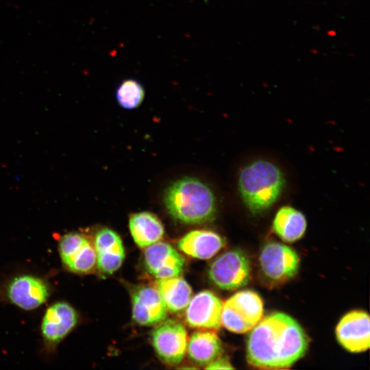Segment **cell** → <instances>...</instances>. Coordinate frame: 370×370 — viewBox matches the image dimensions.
Instances as JSON below:
<instances>
[{"label": "cell", "mask_w": 370, "mask_h": 370, "mask_svg": "<svg viewBox=\"0 0 370 370\" xmlns=\"http://www.w3.org/2000/svg\"><path fill=\"white\" fill-rule=\"evenodd\" d=\"M247 341V360L258 369L290 368L306 354L308 338L291 316L273 312L262 318Z\"/></svg>", "instance_id": "obj_1"}, {"label": "cell", "mask_w": 370, "mask_h": 370, "mask_svg": "<svg viewBox=\"0 0 370 370\" xmlns=\"http://www.w3.org/2000/svg\"><path fill=\"white\" fill-rule=\"evenodd\" d=\"M169 213L188 224L212 221L217 213V199L212 190L195 177H183L172 183L164 195Z\"/></svg>", "instance_id": "obj_2"}, {"label": "cell", "mask_w": 370, "mask_h": 370, "mask_svg": "<svg viewBox=\"0 0 370 370\" xmlns=\"http://www.w3.org/2000/svg\"><path fill=\"white\" fill-rule=\"evenodd\" d=\"M238 185L245 206L252 214H258L278 201L285 188L286 179L275 163L257 160L241 169Z\"/></svg>", "instance_id": "obj_3"}, {"label": "cell", "mask_w": 370, "mask_h": 370, "mask_svg": "<svg viewBox=\"0 0 370 370\" xmlns=\"http://www.w3.org/2000/svg\"><path fill=\"white\" fill-rule=\"evenodd\" d=\"M263 303L254 291H239L223 303L221 325L232 332L251 330L262 318Z\"/></svg>", "instance_id": "obj_4"}, {"label": "cell", "mask_w": 370, "mask_h": 370, "mask_svg": "<svg viewBox=\"0 0 370 370\" xmlns=\"http://www.w3.org/2000/svg\"><path fill=\"white\" fill-rule=\"evenodd\" d=\"M251 264L240 249L227 251L211 264L208 277L212 282L223 290H235L247 284L251 277Z\"/></svg>", "instance_id": "obj_5"}, {"label": "cell", "mask_w": 370, "mask_h": 370, "mask_svg": "<svg viewBox=\"0 0 370 370\" xmlns=\"http://www.w3.org/2000/svg\"><path fill=\"white\" fill-rule=\"evenodd\" d=\"M262 274L272 284H282L293 278L299 267L297 254L288 246L269 243L264 246L260 255Z\"/></svg>", "instance_id": "obj_6"}, {"label": "cell", "mask_w": 370, "mask_h": 370, "mask_svg": "<svg viewBox=\"0 0 370 370\" xmlns=\"http://www.w3.org/2000/svg\"><path fill=\"white\" fill-rule=\"evenodd\" d=\"M151 343L164 363L175 366L182 362L186 353L187 331L180 321L165 319L152 331Z\"/></svg>", "instance_id": "obj_7"}, {"label": "cell", "mask_w": 370, "mask_h": 370, "mask_svg": "<svg viewBox=\"0 0 370 370\" xmlns=\"http://www.w3.org/2000/svg\"><path fill=\"white\" fill-rule=\"evenodd\" d=\"M58 249L63 264L72 272L88 273L97 266L93 242L84 234H66L60 240Z\"/></svg>", "instance_id": "obj_8"}, {"label": "cell", "mask_w": 370, "mask_h": 370, "mask_svg": "<svg viewBox=\"0 0 370 370\" xmlns=\"http://www.w3.org/2000/svg\"><path fill=\"white\" fill-rule=\"evenodd\" d=\"M223 301L212 292L203 291L186 308L185 321L193 328L217 330L221 326Z\"/></svg>", "instance_id": "obj_9"}, {"label": "cell", "mask_w": 370, "mask_h": 370, "mask_svg": "<svg viewBox=\"0 0 370 370\" xmlns=\"http://www.w3.org/2000/svg\"><path fill=\"white\" fill-rule=\"evenodd\" d=\"M369 317L362 310L345 314L336 328L338 343L350 352L366 351L370 345Z\"/></svg>", "instance_id": "obj_10"}, {"label": "cell", "mask_w": 370, "mask_h": 370, "mask_svg": "<svg viewBox=\"0 0 370 370\" xmlns=\"http://www.w3.org/2000/svg\"><path fill=\"white\" fill-rule=\"evenodd\" d=\"M147 271L157 279L179 276L184 269V257L171 245L158 241L144 252Z\"/></svg>", "instance_id": "obj_11"}, {"label": "cell", "mask_w": 370, "mask_h": 370, "mask_svg": "<svg viewBox=\"0 0 370 370\" xmlns=\"http://www.w3.org/2000/svg\"><path fill=\"white\" fill-rule=\"evenodd\" d=\"M132 318L143 326L157 325L167 317L168 309L156 287L143 286L132 294Z\"/></svg>", "instance_id": "obj_12"}, {"label": "cell", "mask_w": 370, "mask_h": 370, "mask_svg": "<svg viewBox=\"0 0 370 370\" xmlns=\"http://www.w3.org/2000/svg\"><path fill=\"white\" fill-rule=\"evenodd\" d=\"M7 293L12 303L23 310H30L45 303L49 291L41 279L24 275L15 278L9 284Z\"/></svg>", "instance_id": "obj_13"}, {"label": "cell", "mask_w": 370, "mask_h": 370, "mask_svg": "<svg viewBox=\"0 0 370 370\" xmlns=\"http://www.w3.org/2000/svg\"><path fill=\"white\" fill-rule=\"evenodd\" d=\"M78 317L75 310L64 301L56 302L46 310L41 323V332L49 343H57L75 327Z\"/></svg>", "instance_id": "obj_14"}, {"label": "cell", "mask_w": 370, "mask_h": 370, "mask_svg": "<svg viewBox=\"0 0 370 370\" xmlns=\"http://www.w3.org/2000/svg\"><path fill=\"white\" fill-rule=\"evenodd\" d=\"M93 245L96 252L97 267L105 274H112L121 266L125 257L121 238L109 228H102L95 234Z\"/></svg>", "instance_id": "obj_15"}, {"label": "cell", "mask_w": 370, "mask_h": 370, "mask_svg": "<svg viewBox=\"0 0 370 370\" xmlns=\"http://www.w3.org/2000/svg\"><path fill=\"white\" fill-rule=\"evenodd\" d=\"M225 245L217 233L206 230H193L178 242V248L186 255L201 260L211 258Z\"/></svg>", "instance_id": "obj_16"}, {"label": "cell", "mask_w": 370, "mask_h": 370, "mask_svg": "<svg viewBox=\"0 0 370 370\" xmlns=\"http://www.w3.org/2000/svg\"><path fill=\"white\" fill-rule=\"evenodd\" d=\"M222 343L217 334L202 330L194 332L187 343V354L194 363L206 366L221 356Z\"/></svg>", "instance_id": "obj_17"}, {"label": "cell", "mask_w": 370, "mask_h": 370, "mask_svg": "<svg viewBox=\"0 0 370 370\" xmlns=\"http://www.w3.org/2000/svg\"><path fill=\"white\" fill-rule=\"evenodd\" d=\"M129 227L134 242L140 248H146L160 241L164 233L160 220L149 212L132 214L130 217Z\"/></svg>", "instance_id": "obj_18"}, {"label": "cell", "mask_w": 370, "mask_h": 370, "mask_svg": "<svg viewBox=\"0 0 370 370\" xmlns=\"http://www.w3.org/2000/svg\"><path fill=\"white\" fill-rule=\"evenodd\" d=\"M155 287L168 310L173 313L185 310L192 298L191 287L179 276L158 279Z\"/></svg>", "instance_id": "obj_19"}, {"label": "cell", "mask_w": 370, "mask_h": 370, "mask_svg": "<svg viewBox=\"0 0 370 370\" xmlns=\"http://www.w3.org/2000/svg\"><path fill=\"white\" fill-rule=\"evenodd\" d=\"M306 226V219L303 213L289 206L281 207L273 221V229L276 234L289 243L301 238Z\"/></svg>", "instance_id": "obj_20"}, {"label": "cell", "mask_w": 370, "mask_h": 370, "mask_svg": "<svg viewBox=\"0 0 370 370\" xmlns=\"http://www.w3.org/2000/svg\"><path fill=\"white\" fill-rule=\"evenodd\" d=\"M116 97L122 108L132 110L141 104L145 97V90L138 81L128 79L123 81L118 86Z\"/></svg>", "instance_id": "obj_21"}, {"label": "cell", "mask_w": 370, "mask_h": 370, "mask_svg": "<svg viewBox=\"0 0 370 370\" xmlns=\"http://www.w3.org/2000/svg\"><path fill=\"white\" fill-rule=\"evenodd\" d=\"M205 368L207 369H232L234 367L226 357L220 356Z\"/></svg>", "instance_id": "obj_22"}]
</instances>
